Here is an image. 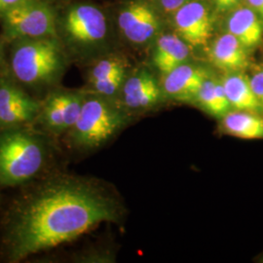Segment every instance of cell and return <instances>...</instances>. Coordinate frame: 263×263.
Returning a JSON list of instances; mask_svg holds the SVG:
<instances>
[{
    "label": "cell",
    "mask_w": 263,
    "mask_h": 263,
    "mask_svg": "<svg viewBox=\"0 0 263 263\" xmlns=\"http://www.w3.org/2000/svg\"><path fill=\"white\" fill-rule=\"evenodd\" d=\"M190 57L187 42L175 34H164L158 39L153 52V64L165 76L185 64Z\"/></svg>",
    "instance_id": "13"
},
{
    "label": "cell",
    "mask_w": 263,
    "mask_h": 263,
    "mask_svg": "<svg viewBox=\"0 0 263 263\" xmlns=\"http://www.w3.org/2000/svg\"><path fill=\"white\" fill-rule=\"evenodd\" d=\"M259 261H260V262H263V255L260 257V260H259Z\"/></svg>",
    "instance_id": "26"
},
{
    "label": "cell",
    "mask_w": 263,
    "mask_h": 263,
    "mask_svg": "<svg viewBox=\"0 0 263 263\" xmlns=\"http://www.w3.org/2000/svg\"><path fill=\"white\" fill-rule=\"evenodd\" d=\"M195 103L211 116L221 119L232 110L221 81L208 76L201 86Z\"/></svg>",
    "instance_id": "17"
},
{
    "label": "cell",
    "mask_w": 263,
    "mask_h": 263,
    "mask_svg": "<svg viewBox=\"0 0 263 263\" xmlns=\"http://www.w3.org/2000/svg\"><path fill=\"white\" fill-rule=\"evenodd\" d=\"M249 5L263 20V0H247Z\"/></svg>",
    "instance_id": "24"
},
{
    "label": "cell",
    "mask_w": 263,
    "mask_h": 263,
    "mask_svg": "<svg viewBox=\"0 0 263 263\" xmlns=\"http://www.w3.org/2000/svg\"><path fill=\"white\" fill-rule=\"evenodd\" d=\"M241 0H214L216 8L219 12H226L236 7Z\"/></svg>",
    "instance_id": "23"
},
{
    "label": "cell",
    "mask_w": 263,
    "mask_h": 263,
    "mask_svg": "<svg viewBox=\"0 0 263 263\" xmlns=\"http://www.w3.org/2000/svg\"><path fill=\"white\" fill-rule=\"evenodd\" d=\"M126 109L101 95L85 99L80 115L70 129L73 144L85 148H96L108 141L126 125Z\"/></svg>",
    "instance_id": "4"
},
{
    "label": "cell",
    "mask_w": 263,
    "mask_h": 263,
    "mask_svg": "<svg viewBox=\"0 0 263 263\" xmlns=\"http://www.w3.org/2000/svg\"><path fill=\"white\" fill-rule=\"evenodd\" d=\"M22 0H0V13L3 14L17 5Z\"/></svg>",
    "instance_id": "25"
},
{
    "label": "cell",
    "mask_w": 263,
    "mask_h": 263,
    "mask_svg": "<svg viewBox=\"0 0 263 263\" xmlns=\"http://www.w3.org/2000/svg\"><path fill=\"white\" fill-rule=\"evenodd\" d=\"M121 72H126L122 60L115 57L103 59L93 66L90 72V82L103 80Z\"/></svg>",
    "instance_id": "19"
},
{
    "label": "cell",
    "mask_w": 263,
    "mask_h": 263,
    "mask_svg": "<svg viewBox=\"0 0 263 263\" xmlns=\"http://www.w3.org/2000/svg\"><path fill=\"white\" fill-rule=\"evenodd\" d=\"M42 106L18 87L0 83V126L15 127L30 122L41 112Z\"/></svg>",
    "instance_id": "7"
},
{
    "label": "cell",
    "mask_w": 263,
    "mask_h": 263,
    "mask_svg": "<svg viewBox=\"0 0 263 263\" xmlns=\"http://www.w3.org/2000/svg\"><path fill=\"white\" fill-rule=\"evenodd\" d=\"M121 90L123 105L131 110L151 108L159 103L163 96L154 76L144 69L125 80Z\"/></svg>",
    "instance_id": "11"
},
{
    "label": "cell",
    "mask_w": 263,
    "mask_h": 263,
    "mask_svg": "<svg viewBox=\"0 0 263 263\" xmlns=\"http://www.w3.org/2000/svg\"><path fill=\"white\" fill-rule=\"evenodd\" d=\"M227 28L228 32L234 35L246 49L256 46L262 39L261 22L252 8L235 10L228 19Z\"/></svg>",
    "instance_id": "15"
},
{
    "label": "cell",
    "mask_w": 263,
    "mask_h": 263,
    "mask_svg": "<svg viewBox=\"0 0 263 263\" xmlns=\"http://www.w3.org/2000/svg\"><path fill=\"white\" fill-rule=\"evenodd\" d=\"M221 82L232 109L263 114L262 105L254 95L249 77L240 71L228 72Z\"/></svg>",
    "instance_id": "14"
},
{
    "label": "cell",
    "mask_w": 263,
    "mask_h": 263,
    "mask_svg": "<svg viewBox=\"0 0 263 263\" xmlns=\"http://www.w3.org/2000/svg\"><path fill=\"white\" fill-rule=\"evenodd\" d=\"M2 15L11 37H53L56 32L54 13L40 0H22Z\"/></svg>",
    "instance_id": "5"
},
{
    "label": "cell",
    "mask_w": 263,
    "mask_h": 263,
    "mask_svg": "<svg viewBox=\"0 0 263 263\" xmlns=\"http://www.w3.org/2000/svg\"><path fill=\"white\" fill-rule=\"evenodd\" d=\"M249 79L255 97L263 107V68L257 69Z\"/></svg>",
    "instance_id": "21"
},
{
    "label": "cell",
    "mask_w": 263,
    "mask_h": 263,
    "mask_svg": "<svg viewBox=\"0 0 263 263\" xmlns=\"http://www.w3.org/2000/svg\"><path fill=\"white\" fill-rule=\"evenodd\" d=\"M208 74L206 69L182 64L164 76L163 95L181 103H195L199 90Z\"/></svg>",
    "instance_id": "10"
},
{
    "label": "cell",
    "mask_w": 263,
    "mask_h": 263,
    "mask_svg": "<svg viewBox=\"0 0 263 263\" xmlns=\"http://www.w3.org/2000/svg\"><path fill=\"white\" fill-rule=\"evenodd\" d=\"M126 72H121L115 76H110L103 80H98L92 82V88L97 95L110 98L116 94L120 89H122L125 81Z\"/></svg>",
    "instance_id": "20"
},
{
    "label": "cell",
    "mask_w": 263,
    "mask_h": 263,
    "mask_svg": "<svg viewBox=\"0 0 263 263\" xmlns=\"http://www.w3.org/2000/svg\"><path fill=\"white\" fill-rule=\"evenodd\" d=\"M11 67L22 83L50 84L62 74L65 58L54 37L27 38L14 48Z\"/></svg>",
    "instance_id": "3"
},
{
    "label": "cell",
    "mask_w": 263,
    "mask_h": 263,
    "mask_svg": "<svg viewBox=\"0 0 263 263\" xmlns=\"http://www.w3.org/2000/svg\"><path fill=\"white\" fill-rule=\"evenodd\" d=\"M41 118L45 127L54 133L65 132V112L63 93H55L42 106Z\"/></svg>",
    "instance_id": "18"
},
{
    "label": "cell",
    "mask_w": 263,
    "mask_h": 263,
    "mask_svg": "<svg viewBox=\"0 0 263 263\" xmlns=\"http://www.w3.org/2000/svg\"><path fill=\"white\" fill-rule=\"evenodd\" d=\"M193 0H157L160 8L165 13H176L179 8Z\"/></svg>",
    "instance_id": "22"
},
{
    "label": "cell",
    "mask_w": 263,
    "mask_h": 263,
    "mask_svg": "<svg viewBox=\"0 0 263 263\" xmlns=\"http://www.w3.org/2000/svg\"><path fill=\"white\" fill-rule=\"evenodd\" d=\"M210 57L215 66L227 72L241 71L249 64L246 48L229 32L216 38Z\"/></svg>",
    "instance_id": "12"
},
{
    "label": "cell",
    "mask_w": 263,
    "mask_h": 263,
    "mask_svg": "<svg viewBox=\"0 0 263 263\" xmlns=\"http://www.w3.org/2000/svg\"><path fill=\"white\" fill-rule=\"evenodd\" d=\"M118 218L115 201L93 183L68 177L48 180L11 212L5 233L8 257L19 261Z\"/></svg>",
    "instance_id": "1"
},
{
    "label": "cell",
    "mask_w": 263,
    "mask_h": 263,
    "mask_svg": "<svg viewBox=\"0 0 263 263\" xmlns=\"http://www.w3.org/2000/svg\"><path fill=\"white\" fill-rule=\"evenodd\" d=\"M66 33L78 44H96L104 40L107 25L104 13L93 5L80 4L69 10L65 23Z\"/></svg>",
    "instance_id": "6"
},
{
    "label": "cell",
    "mask_w": 263,
    "mask_h": 263,
    "mask_svg": "<svg viewBox=\"0 0 263 263\" xmlns=\"http://www.w3.org/2000/svg\"><path fill=\"white\" fill-rule=\"evenodd\" d=\"M46 159V148L37 136L13 129L0 135V183L19 185L35 177Z\"/></svg>",
    "instance_id": "2"
},
{
    "label": "cell",
    "mask_w": 263,
    "mask_h": 263,
    "mask_svg": "<svg viewBox=\"0 0 263 263\" xmlns=\"http://www.w3.org/2000/svg\"><path fill=\"white\" fill-rule=\"evenodd\" d=\"M223 133L245 140H263V114L232 109L220 119Z\"/></svg>",
    "instance_id": "16"
},
{
    "label": "cell",
    "mask_w": 263,
    "mask_h": 263,
    "mask_svg": "<svg viewBox=\"0 0 263 263\" xmlns=\"http://www.w3.org/2000/svg\"><path fill=\"white\" fill-rule=\"evenodd\" d=\"M175 25L180 37L192 46L205 45L211 36L212 20L207 5L193 0L175 13Z\"/></svg>",
    "instance_id": "9"
},
{
    "label": "cell",
    "mask_w": 263,
    "mask_h": 263,
    "mask_svg": "<svg viewBox=\"0 0 263 263\" xmlns=\"http://www.w3.org/2000/svg\"><path fill=\"white\" fill-rule=\"evenodd\" d=\"M118 25L128 40L143 44L157 34L160 21L155 11L146 3L132 2L120 12Z\"/></svg>",
    "instance_id": "8"
}]
</instances>
